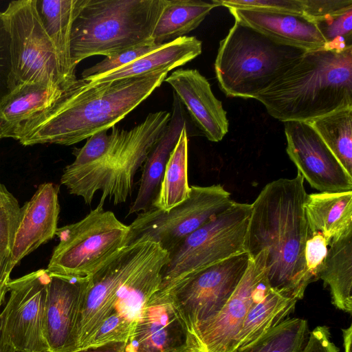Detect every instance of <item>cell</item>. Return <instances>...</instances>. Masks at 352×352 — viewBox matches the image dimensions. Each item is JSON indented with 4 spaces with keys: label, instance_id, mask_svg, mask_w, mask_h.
I'll return each mask as SVG.
<instances>
[{
    "label": "cell",
    "instance_id": "1f68e13d",
    "mask_svg": "<svg viewBox=\"0 0 352 352\" xmlns=\"http://www.w3.org/2000/svg\"><path fill=\"white\" fill-rule=\"evenodd\" d=\"M20 212L17 199L0 182V262L10 258Z\"/></svg>",
    "mask_w": 352,
    "mask_h": 352
},
{
    "label": "cell",
    "instance_id": "83f0119b",
    "mask_svg": "<svg viewBox=\"0 0 352 352\" xmlns=\"http://www.w3.org/2000/svg\"><path fill=\"white\" fill-rule=\"evenodd\" d=\"M218 6L219 0H166L152 34L153 43L161 45L184 36Z\"/></svg>",
    "mask_w": 352,
    "mask_h": 352
},
{
    "label": "cell",
    "instance_id": "4fadbf2b",
    "mask_svg": "<svg viewBox=\"0 0 352 352\" xmlns=\"http://www.w3.org/2000/svg\"><path fill=\"white\" fill-rule=\"evenodd\" d=\"M50 272L41 269L10 280L9 297L0 311L4 341L26 352H50L46 339Z\"/></svg>",
    "mask_w": 352,
    "mask_h": 352
},
{
    "label": "cell",
    "instance_id": "5bb4252c",
    "mask_svg": "<svg viewBox=\"0 0 352 352\" xmlns=\"http://www.w3.org/2000/svg\"><path fill=\"white\" fill-rule=\"evenodd\" d=\"M267 255L263 250L250 258L243 276L221 311L197 327L193 335L196 352H232L247 314L270 288Z\"/></svg>",
    "mask_w": 352,
    "mask_h": 352
},
{
    "label": "cell",
    "instance_id": "74e56055",
    "mask_svg": "<svg viewBox=\"0 0 352 352\" xmlns=\"http://www.w3.org/2000/svg\"><path fill=\"white\" fill-rule=\"evenodd\" d=\"M302 16L314 23L352 9V0H301Z\"/></svg>",
    "mask_w": 352,
    "mask_h": 352
},
{
    "label": "cell",
    "instance_id": "f35d334b",
    "mask_svg": "<svg viewBox=\"0 0 352 352\" xmlns=\"http://www.w3.org/2000/svg\"><path fill=\"white\" fill-rule=\"evenodd\" d=\"M302 352H339V349L331 340L329 327L321 325L309 332Z\"/></svg>",
    "mask_w": 352,
    "mask_h": 352
},
{
    "label": "cell",
    "instance_id": "6da1fadb",
    "mask_svg": "<svg viewBox=\"0 0 352 352\" xmlns=\"http://www.w3.org/2000/svg\"><path fill=\"white\" fill-rule=\"evenodd\" d=\"M170 72L91 83L77 79L48 107L22 122L10 138L23 146H69L112 128L159 87Z\"/></svg>",
    "mask_w": 352,
    "mask_h": 352
},
{
    "label": "cell",
    "instance_id": "8992f818",
    "mask_svg": "<svg viewBox=\"0 0 352 352\" xmlns=\"http://www.w3.org/2000/svg\"><path fill=\"white\" fill-rule=\"evenodd\" d=\"M306 52L234 21L219 43L214 62L219 86L228 97L255 99Z\"/></svg>",
    "mask_w": 352,
    "mask_h": 352
},
{
    "label": "cell",
    "instance_id": "ac0fdd59",
    "mask_svg": "<svg viewBox=\"0 0 352 352\" xmlns=\"http://www.w3.org/2000/svg\"><path fill=\"white\" fill-rule=\"evenodd\" d=\"M164 81L173 87L206 138L214 142L221 141L228 131V120L222 102L214 96L208 80L197 69H179Z\"/></svg>",
    "mask_w": 352,
    "mask_h": 352
},
{
    "label": "cell",
    "instance_id": "9c48e42d",
    "mask_svg": "<svg viewBox=\"0 0 352 352\" xmlns=\"http://www.w3.org/2000/svg\"><path fill=\"white\" fill-rule=\"evenodd\" d=\"M223 186H190L189 197L168 211L151 207L129 226L125 245L142 239L158 243L168 253L183 239L232 203ZM124 245V246H125Z\"/></svg>",
    "mask_w": 352,
    "mask_h": 352
},
{
    "label": "cell",
    "instance_id": "7c38bea8",
    "mask_svg": "<svg viewBox=\"0 0 352 352\" xmlns=\"http://www.w3.org/2000/svg\"><path fill=\"white\" fill-rule=\"evenodd\" d=\"M152 243L142 239L124 246L87 277L67 352L85 349L103 322L113 314L120 286Z\"/></svg>",
    "mask_w": 352,
    "mask_h": 352
},
{
    "label": "cell",
    "instance_id": "d4e9b609",
    "mask_svg": "<svg viewBox=\"0 0 352 352\" xmlns=\"http://www.w3.org/2000/svg\"><path fill=\"white\" fill-rule=\"evenodd\" d=\"M76 0H34L41 22L51 39L67 87L77 78L70 54L71 28Z\"/></svg>",
    "mask_w": 352,
    "mask_h": 352
},
{
    "label": "cell",
    "instance_id": "3957f363",
    "mask_svg": "<svg viewBox=\"0 0 352 352\" xmlns=\"http://www.w3.org/2000/svg\"><path fill=\"white\" fill-rule=\"evenodd\" d=\"M255 99L283 122H309L352 108V47L306 52Z\"/></svg>",
    "mask_w": 352,
    "mask_h": 352
},
{
    "label": "cell",
    "instance_id": "ffe728a7",
    "mask_svg": "<svg viewBox=\"0 0 352 352\" xmlns=\"http://www.w3.org/2000/svg\"><path fill=\"white\" fill-rule=\"evenodd\" d=\"M234 20L287 45L305 51L327 47L317 25L301 15L228 8Z\"/></svg>",
    "mask_w": 352,
    "mask_h": 352
},
{
    "label": "cell",
    "instance_id": "cb8c5ba5",
    "mask_svg": "<svg viewBox=\"0 0 352 352\" xmlns=\"http://www.w3.org/2000/svg\"><path fill=\"white\" fill-rule=\"evenodd\" d=\"M65 89L46 83L19 85L0 101V133H12L34 114L50 106Z\"/></svg>",
    "mask_w": 352,
    "mask_h": 352
},
{
    "label": "cell",
    "instance_id": "836d02e7",
    "mask_svg": "<svg viewBox=\"0 0 352 352\" xmlns=\"http://www.w3.org/2000/svg\"><path fill=\"white\" fill-rule=\"evenodd\" d=\"M163 44L146 45L135 47L120 52L112 56L106 57L102 61L83 70L82 79L102 76L109 72L120 68L136 59L158 49Z\"/></svg>",
    "mask_w": 352,
    "mask_h": 352
},
{
    "label": "cell",
    "instance_id": "7a4b0ae2",
    "mask_svg": "<svg viewBox=\"0 0 352 352\" xmlns=\"http://www.w3.org/2000/svg\"><path fill=\"white\" fill-rule=\"evenodd\" d=\"M307 196L299 173L294 178L266 184L251 204L245 244L251 257L267 251L270 288L298 300L311 283L305 261L309 235L304 207Z\"/></svg>",
    "mask_w": 352,
    "mask_h": 352
},
{
    "label": "cell",
    "instance_id": "60d3db41",
    "mask_svg": "<svg viewBox=\"0 0 352 352\" xmlns=\"http://www.w3.org/2000/svg\"><path fill=\"white\" fill-rule=\"evenodd\" d=\"M126 342H114L104 345L88 347L74 352H125Z\"/></svg>",
    "mask_w": 352,
    "mask_h": 352
},
{
    "label": "cell",
    "instance_id": "b9f144b4",
    "mask_svg": "<svg viewBox=\"0 0 352 352\" xmlns=\"http://www.w3.org/2000/svg\"><path fill=\"white\" fill-rule=\"evenodd\" d=\"M344 352H351V343H352V325L350 324L349 327L342 329Z\"/></svg>",
    "mask_w": 352,
    "mask_h": 352
},
{
    "label": "cell",
    "instance_id": "ba28073f",
    "mask_svg": "<svg viewBox=\"0 0 352 352\" xmlns=\"http://www.w3.org/2000/svg\"><path fill=\"white\" fill-rule=\"evenodd\" d=\"M103 205L99 202L80 221L58 228L59 243L47 265L49 272L88 277L125 245L129 226L104 210Z\"/></svg>",
    "mask_w": 352,
    "mask_h": 352
},
{
    "label": "cell",
    "instance_id": "d6a6232c",
    "mask_svg": "<svg viewBox=\"0 0 352 352\" xmlns=\"http://www.w3.org/2000/svg\"><path fill=\"white\" fill-rule=\"evenodd\" d=\"M351 24L352 9L316 23L327 41V47L337 50L352 47Z\"/></svg>",
    "mask_w": 352,
    "mask_h": 352
},
{
    "label": "cell",
    "instance_id": "603a6c76",
    "mask_svg": "<svg viewBox=\"0 0 352 352\" xmlns=\"http://www.w3.org/2000/svg\"><path fill=\"white\" fill-rule=\"evenodd\" d=\"M304 207L309 232H320L329 243L352 229V190L307 194Z\"/></svg>",
    "mask_w": 352,
    "mask_h": 352
},
{
    "label": "cell",
    "instance_id": "30bf717a",
    "mask_svg": "<svg viewBox=\"0 0 352 352\" xmlns=\"http://www.w3.org/2000/svg\"><path fill=\"white\" fill-rule=\"evenodd\" d=\"M250 258L245 252L209 265L188 275L163 294L168 296L192 338L197 327L217 316L227 302L243 276Z\"/></svg>",
    "mask_w": 352,
    "mask_h": 352
},
{
    "label": "cell",
    "instance_id": "52a82bcc",
    "mask_svg": "<svg viewBox=\"0 0 352 352\" xmlns=\"http://www.w3.org/2000/svg\"><path fill=\"white\" fill-rule=\"evenodd\" d=\"M251 211V204L234 201L183 239L168 253L157 292L165 294L188 275L246 252Z\"/></svg>",
    "mask_w": 352,
    "mask_h": 352
},
{
    "label": "cell",
    "instance_id": "f1b7e54d",
    "mask_svg": "<svg viewBox=\"0 0 352 352\" xmlns=\"http://www.w3.org/2000/svg\"><path fill=\"white\" fill-rule=\"evenodd\" d=\"M188 140L186 126L170 153L159 192L153 206L168 211L187 199L190 193L188 183Z\"/></svg>",
    "mask_w": 352,
    "mask_h": 352
},
{
    "label": "cell",
    "instance_id": "7402d4cb",
    "mask_svg": "<svg viewBox=\"0 0 352 352\" xmlns=\"http://www.w3.org/2000/svg\"><path fill=\"white\" fill-rule=\"evenodd\" d=\"M202 52L201 41L184 36L164 43L158 49L102 76L84 80L91 83L115 81L148 74L160 69L170 71L191 61Z\"/></svg>",
    "mask_w": 352,
    "mask_h": 352
},
{
    "label": "cell",
    "instance_id": "d590c367",
    "mask_svg": "<svg viewBox=\"0 0 352 352\" xmlns=\"http://www.w3.org/2000/svg\"><path fill=\"white\" fill-rule=\"evenodd\" d=\"M329 243L318 232H309L305 248V261L311 283L317 280L324 264Z\"/></svg>",
    "mask_w": 352,
    "mask_h": 352
},
{
    "label": "cell",
    "instance_id": "7bdbcfd3",
    "mask_svg": "<svg viewBox=\"0 0 352 352\" xmlns=\"http://www.w3.org/2000/svg\"><path fill=\"white\" fill-rule=\"evenodd\" d=\"M0 352H26L24 351L19 350L13 346L6 343L1 334V321H0Z\"/></svg>",
    "mask_w": 352,
    "mask_h": 352
},
{
    "label": "cell",
    "instance_id": "8d00e7d4",
    "mask_svg": "<svg viewBox=\"0 0 352 352\" xmlns=\"http://www.w3.org/2000/svg\"><path fill=\"white\" fill-rule=\"evenodd\" d=\"M14 87L10 34L3 12H0V101Z\"/></svg>",
    "mask_w": 352,
    "mask_h": 352
},
{
    "label": "cell",
    "instance_id": "4dcf8cb0",
    "mask_svg": "<svg viewBox=\"0 0 352 352\" xmlns=\"http://www.w3.org/2000/svg\"><path fill=\"white\" fill-rule=\"evenodd\" d=\"M309 332L307 320L288 318L236 352H302Z\"/></svg>",
    "mask_w": 352,
    "mask_h": 352
},
{
    "label": "cell",
    "instance_id": "d6986e66",
    "mask_svg": "<svg viewBox=\"0 0 352 352\" xmlns=\"http://www.w3.org/2000/svg\"><path fill=\"white\" fill-rule=\"evenodd\" d=\"M87 277L50 272L46 314V339L50 352H67Z\"/></svg>",
    "mask_w": 352,
    "mask_h": 352
},
{
    "label": "cell",
    "instance_id": "5b68a950",
    "mask_svg": "<svg viewBox=\"0 0 352 352\" xmlns=\"http://www.w3.org/2000/svg\"><path fill=\"white\" fill-rule=\"evenodd\" d=\"M171 114L166 111L149 113L130 130L118 129L107 153L87 166L72 168L67 166L60 182L72 195L81 197L89 204L100 191V203L106 199L117 205L132 194L134 177L148 155L165 131Z\"/></svg>",
    "mask_w": 352,
    "mask_h": 352
},
{
    "label": "cell",
    "instance_id": "ee69618b",
    "mask_svg": "<svg viewBox=\"0 0 352 352\" xmlns=\"http://www.w3.org/2000/svg\"><path fill=\"white\" fill-rule=\"evenodd\" d=\"M1 138H2V136H1V133H0V139H1Z\"/></svg>",
    "mask_w": 352,
    "mask_h": 352
},
{
    "label": "cell",
    "instance_id": "e575fe53",
    "mask_svg": "<svg viewBox=\"0 0 352 352\" xmlns=\"http://www.w3.org/2000/svg\"><path fill=\"white\" fill-rule=\"evenodd\" d=\"M222 6L302 16L301 0H219Z\"/></svg>",
    "mask_w": 352,
    "mask_h": 352
},
{
    "label": "cell",
    "instance_id": "2e32d148",
    "mask_svg": "<svg viewBox=\"0 0 352 352\" xmlns=\"http://www.w3.org/2000/svg\"><path fill=\"white\" fill-rule=\"evenodd\" d=\"M125 352H196L194 340L166 294L156 292L143 307Z\"/></svg>",
    "mask_w": 352,
    "mask_h": 352
},
{
    "label": "cell",
    "instance_id": "ab89813d",
    "mask_svg": "<svg viewBox=\"0 0 352 352\" xmlns=\"http://www.w3.org/2000/svg\"><path fill=\"white\" fill-rule=\"evenodd\" d=\"M9 258L0 262V308L5 300V296L8 292V284L12 270L9 267Z\"/></svg>",
    "mask_w": 352,
    "mask_h": 352
},
{
    "label": "cell",
    "instance_id": "f546056e",
    "mask_svg": "<svg viewBox=\"0 0 352 352\" xmlns=\"http://www.w3.org/2000/svg\"><path fill=\"white\" fill-rule=\"evenodd\" d=\"M308 122L352 175V108H346Z\"/></svg>",
    "mask_w": 352,
    "mask_h": 352
},
{
    "label": "cell",
    "instance_id": "277c9868",
    "mask_svg": "<svg viewBox=\"0 0 352 352\" xmlns=\"http://www.w3.org/2000/svg\"><path fill=\"white\" fill-rule=\"evenodd\" d=\"M166 0H76L71 28L73 65L154 45L152 34Z\"/></svg>",
    "mask_w": 352,
    "mask_h": 352
},
{
    "label": "cell",
    "instance_id": "44dd1931",
    "mask_svg": "<svg viewBox=\"0 0 352 352\" xmlns=\"http://www.w3.org/2000/svg\"><path fill=\"white\" fill-rule=\"evenodd\" d=\"M186 126L184 109L174 94L173 113L168 124L156 142L144 164L136 198L129 214L150 209L156 199L170 153L175 148L181 132Z\"/></svg>",
    "mask_w": 352,
    "mask_h": 352
},
{
    "label": "cell",
    "instance_id": "e0dca14e",
    "mask_svg": "<svg viewBox=\"0 0 352 352\" xmlns=\"http://www.w3.org/2000/svg\"><path fill=\"white\" fill-rule=\"evenodd\" d=\"M58 191L59 187L56 184H42L30 200L21 208L9 259L12 271L25 256L56 235L60 212Z\"/></svg>",
    "mask_w": 352,
    "mask_h": 352
},
{
    "label": "cell",
    "instance_id": "4316f807",
    "mask_svg": "<svg viewBox=\"0 0 352 352\" xmlns=\"http://www.w3.org/2000/svg\"><path fill=\"white\" fill-rule=\"evenodd\" d=\"M298 300L270 288L264 298L247 314L232 352L247 347L289 318Z\"/></svg>",
    "mask_w": 352,
    "mask_h": 352
},
{
    "label": "cell",
    "instance_id": "484cf974",
    "mask_svg": "<svg viewBox=\"0 0 352 352\" xmlns=\"http://www.w3.org/2000/svg\"><path fill=\"white\" fill-rule=\"evenodd\" d=\"M318 278L329 287L331 303L346 313H352V229L329 243Z\"/></svg>",
    "mask_w": 352,
    "mask_h": 352
},
{
    "label": "cell",
    "instance_id": "9a60e30c",
    "mask_svg": "<svg viewBox=\"0 0 352 352\" xmlns=\"http://www.w3.org/2000/svg\"><path fill=\"white\" fill-rule=\"evenodd\" d=\"M287 153L302 178L320 192L352 190L350 175L307 122H284Z\"/></svg>",
    "mask_w": 352,
    "mask_h": 352
},
{
    "label": "cell",
    "instance_id": "8fae6325",
    "mask_svg": "<svg viewBox=\"0 0 352 352\" xmlns=\"http://www.w3.org/2000/svg\"><path fill=\"white\" fill-rule=\"evenodd\" d=\"M3 14L10 38L15 87L39 82L66 89L54 46L41 22L34 0L11 1Z\"/></svg>",
    "mask_w": 352,
    "mask_h": 352
}]
</instances>
